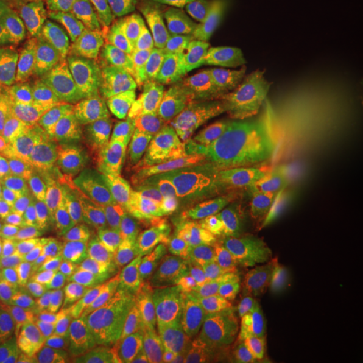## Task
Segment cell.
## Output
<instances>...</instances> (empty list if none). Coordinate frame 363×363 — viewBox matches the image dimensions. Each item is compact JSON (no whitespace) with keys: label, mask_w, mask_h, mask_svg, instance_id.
<instances>
[{"label":"cell","mask_w":363,"mask_h":363,"mask_svg":"<svg viewBox=\"0 0 363 363\" xmlns=\"http://www.w3.org/2000/svg\"><path fill=\"white\" fill-rule=\"evenodd\" d=\"M214 39L260 87L303 89V71L269 0H230L216 21Z\"/></svg>","instance_id":"obj_13"},{"label":"cell","mask_w":363,"mask_h":363,"mask_svg":"<svg viewBox=\"0 0 363 363\" xmlns=\"http://www.w3.org/2000/svg\"><path fill=\"white\" fill-rule=\"evenodd\" d=\"M313 107L305 89L257 87L210 140L208 164L285 180L311 135Z\"/></svg>","instance_id":"obj_4"},{"label":"cell","mask_w":363,"mask_h":363,"mask_svg":"<svg viewBox=\"0 0 363 363\" xmlns=\"http://www.w3.org/2000/svg\"><path fill=\"white\" fill-rule=\"evenodd\" d=\"M286 363H335L331 353L329 351H319V353H311V355H303V357H297L293 362Z\"/></svg>","instance_id":"obj_31"},{"label":"cell","mask_w":363,"mask_h":363,"mask_svg":"<svg viewBox=\"0 0 363 363\" xmlns=\"http://www.w3.org/2000/svg\"><path fill=\"white\" fill-rule=\"evenodd\" d=\"M25 133H37V128L0 47V140Z\"/></svg>","instance_id":"obj_24"},{"label":"cell","mask_w":363,"mask_h":363,"mask_svg":"<svg viewBox=\"0 0 363 363\" xmlns=\"http://www.w3.org/2000/svg\"><path fill=\"white\" fill-rule=\"evenodd\" d=\"M293 45L303 75L321 83L331 77L343 49L325 13L323 0H269Z\"/></svg>","instance_id":"obj_17"},{"label":"cell","mask_w":363,"mask_h":363,"mask_svg":"<svg viewBox=\"0 0 363 363\" xmlns=\"http://www.w3.org/2000/svg\"><path fill=\"white\" fill-rule=\"evenodd\" d=\"M218 313L182 305L131 341L116 363H178L198 343L218 335Z\"/></svg>","instance_id":"obj_19"},{"label":"cell","mask_w":363,"mask_h":363,"mask_svg":"<svg viewBox=\"0 0 363 363\" xmlns=\"http://www.w3.org/2000/svg\"><path fill=\"white\" fill-rule=\"evenodd\" d=\"M109 113L95 111L73 131L57 160L47 247H71L104 218Z\"/></svg>","instance_id":"obj_7"},{"label":"cell","mask_w":363,"mask_h":363,"mask_svg":"<svg viewBox=\"0 0 363 363\" xmlns=\"http://www.w3.org/2000/svg\"><path fill=\"white\" fill-rule=\"evenodd\" d=\"M18 363H63L59 357H55L52 353L47 350H43L40 345H37L35 341H30V345L26 347L25 353L21 355Z\"/></svg>","instance_id":"obj_29"},{"label":"cell","mask_w":363,"mask_h":363,"mask_svg":"<svg viewBox=\"0 0 363 363\" xmlns=\"http://www.w3.org/2000/svg\"><path fill=\"white\" fill-rule=\"evenodd\" d=\"M121 105L178 156L186 178L200 174L210 150V121L200 95L154 61L133 67Z\"/></svg>","instance_id":"obj_8"},{"label":"cell","mask_w":363,"mask_h":363,"mask_svg":"<svg viewBox=\"0 0 363 363\" xmlns=\"http://www.w3.org/2000/svg\"><path fill=\"white\" fill-rule=\"evenodd\" d=\"M200 184L224 248L250 295L298 283L303 200L281 178L208 164Z\"/></svg>","instance_id":"obj_1"},{"label":"cell","mask_w":363,"mask_h":363,"mask_svg":"<svg viewBox=\"0 0 363 363\" xmlns=\"http://www.w3.org/2000/svg\"><path fill=\"white\" fill-rule=\"evenodd\" d=\"M18 279L30 298L45 309L87 311L101 305L97 262L79 245L49 247L21 260Z\"/></svg>","instance_id":"obj_15"},{"label":"cell","mask_w":363,"mask_h":363,"mask_svg":"<svg viewBox=\"0 0 363 363\" xmlns=\"http://www.w3.org/2000/svg\"><path fill=\"white\" fill-rule=\"evenodd\" d=\"M121 238L150 260L180 301L208 311H228L250 297L210 216L200 178L184 180Z\"/></svg>","instance_id":"obj_2"},{"label":"cell","mask_w":363,"mask_h":363,"mask_svg":"<svg viewBox=\"0 0 363 363\" xmlns=\"http://www.w3.org/2000/svg\"><path fill=\"white\" fill-rule=\"evenodd\" d=\"M55 169L39 142H0V252L26 260L47 248Z\"/></svg>","instance_id":"obj_9"},{"label":"cell","mask_w":363,"mask_h":363,"mask_svg":"<svg viewBox=\"0 0 363 363\" xmlns=\"http://www.w3.org/2000/svg\"><path fill=\"white\" fill-rule=\"evenodd\" d=\"M357 65H359V71H362V81H363V55L357 57Z\"/></svg>","instance_id":"obj_33"},{"label":"cell","mask_w":363,"mask_h":363,"mask_svg":"<svg viewBox=\"0 0 363 363\" xmlns=\"http://www.w3.org/2000/svg\"><path fill=\"white\" fill-rule=\"evenodd\" d=\"M301 172L309 180V194L363 204V150L337 133L321 128L307 138Z\"/></svg>","instance_id":"obj_18"},{"label":"cell","mask_w":363,"mask_h":363,"mask_svg":"<svg viewBox=\"0 0 363 363\" xmlns=\"http://www.w3.org/2000/svg\"><path fill=\"white\" fill-rule=\"evenodd\" d=\"M178 363H234L228 355V351L224 350L220 337L208 339V341H202L198 343L196 347L184 353Z\"/></svg>","instance_id":"obj_26"},{"label":"cell","mask_w":363,"mask_h":363,"mask_svg":"<svg viewBox=\"0 0 363 363\" xmlns=\"http://www.w3.org/2000/svg\"><path fill=\"white\" fill-rule=\"evenodd\" d=\"M168 313L123 311L104 303L87 311H59L33 301L30 335L63 363H116L133 339Z\"/></svg>","instance_id":"obj_11"},{"label":"cell","mask_w":363,"mask_h":363,"mask_svg":"<svg viewBox=\"0 0 363 363\" xmlns=\"http://www.w3.org/2000/svg\"><path fill=\"white\" fill-rule=\"evenodd\" d=\"M184 178L178 156L123 105L109 113L104 224L116 230L128 228Z\"/></svg>","instance_id":"obj_6"},{"label":"cell","mask_w":363,"mask_h":363,"mask_svg":"<svg viewBox=\"0 0 363 363\" xmlns=\"http://www.w3.org/2000/svg\"><path fill=\"white\" fill-rule=\"evenodd\" d=\"M143 51L180 69L204 101L212 123L220 128L259 87L245 67L212 35H156L145 33Z\"/></svg>","instance_id":"obj_14"},{"label":"cell","mask_w":363,"mask_h":363,"mask_svg":"<svg viewBox=\"0 0 363 363\" xmlns=\"http://www.w3.org/2000/svg\"><path fill=\"white\" fill-rule=\"evenodd\" d=\"M230 0H133L147 33L212 35L222 9Z\"/></svg>","instance_id":"obj_21"},{"label":"cell","mask_w":363,"mask_h":363,"mask_svg":"<svg viewBox=\"0 0 363 363\" xmlns=\"http://www.w3.org/2000/svg\"><path fill=\"white\" fill-rule=\"evenodd\" d=\"M95 262L104 305L133 313H168L182 307L156 267L123 238L109 240Z\"/></svg>","instance_id":"obj_16"},{"label":"cell","mask_w":363,"mask_h":363,"mask_svg":"<svg viewBox=\"0 0 363 363\" xmlns=\"http://www.w3.org/2000/svg\"><path fill=\"white\" fill-rule=\"evenodd\" d=\"M33 298L26 293L18 271L0 281V363H18L30 345Z\"/></svg>","instance_id":"obj_23"},{"label":"cell","mask_w":363,"mask_h":363,"mask_svg":"<svg viewBox=\"0 0 363 363\" xmlns=\"http://www.w3.org/2000/svg\"><path fill=\"white\" fill-rule=\"evenodd\" d=\"M218 337L234 363H286L329 351L315 298L298 283L236 303L220 317Z\"/></svg>","instance_id":"obj_5"},{"label":"cell","mask_w":363,"mask_h":363,"mask_svg":"<svg viewBox=\"0 0 363 363\" xmlns=\"http://www.w3.org/2000/svg\"><path fill=\"white\" fill-rule=\"evenodd\" d=\"M325 13L343 51H363V0H323Z\"/></svg>","instance_id":"obj_25"},{"label":"cell","mask_w":363,"mask_h":363,"mask_svg":"<svg viewBox=\"0 0 363 363\" xmlns=\"http://www.w3.org/2000/svg\"><path fill=\"white\" fill-rule=\"evenodd\" d=\"M297 279L313 298L363 279V204L309 194Z\"/></svg>","instance_id":"obj_10"},{"label":"cell","mask_w":363,"mask_h":363,"mask_svg":"<svg viewBox=\"0 0 363 363\" xmlns=\"http://www.w3.org/2000/svg\"><path fill=\"white\" fill-rule=\"evenodd\" d=\"M18 264H21V260L13 259V257H9V255H4V252H0V281L2 279H6V277H13L18 271Z\"/></svg>","instance_id":"obj_30"},{"label":"cell","mask_w":363,"mask_h":363,"mask_svg":"<svg viewBox=\"0 0 363 363\" xmlns=\"http://www.w3.org/2000/svg\"><path fill=\"white\" fill-rule=\"evenodd\" d=\"M25 21L28 18L16 4H13L11 0H0V30H13Z\"/></svg>","instance_id":"obj_27"},{"label":"cell","mask_w":363,"mask_h":363,"mask_svg":"<svg viewBox=\"0 0 363 363\" xmlns=\"http://www.w3.org/2000/svg\"><path fill=\"white\" fill-rule=\"evenodd\" d=\"M18 26H16V28H18ZM16 28H13V30H0V47H4V45L9 43V39L13 37V33L16 30Z\"/></svg>","instance_id":"obj_32"},{"label":"cell","mask_w":363,"mask_h":363,"mask_svg":"<svg viewBox=\"0 0 363 363\" xmlns=\"http://www.w3.org/2000/svg\"><path fill=\"white\" fill-rule=\"evenodd\" d=\"M317 105L323 130L363 150V81L357 59L339 69Z\"/></svg>","instance_id":"obj_20"},{"label":"cell","mask_w":363,"mask_h":363,"mask_svg":"<svg viewBox=\"0 0 363 363\" xmlns=\"http://www.w3.org/2000/svg\"><path fill=\"white\" fill-rule=\"evenodd\" d=\"M2 55L30 109L37 133L61 130L77 111L79 83L51 35L25 21L2 47Z\"/></svg>","instance_id":"obj_12"},{"label":"cell","mask_w":363,"mask_h":363,"mask_svg":"<svg viewBox=\"0 0 363 363\" xmlns=\"http://www.w3.org/2000/svg\"><path fill=\"white\" fill-rule=\"evenodd\" d=\"M45 21L91 107L101 113L119 109L143 49L130 0H87Z\"/></svg>","instance_id":"obj_3"},{"label":"cell","mask_w":363,"mask_h":363,"mask_svg":"<svg viewBox=\"0 0 363 363\" xmlns=\"http://www.w3.org/2000/svg\"><path fill=\"white\" fill-rule=\"evenodd\" d=\"M33 4V13L37 14V18L40 16H49V14L57 13L61 9H67V6H73V4H79V2H87V0H28Z\"/></svg>","instance_id":"obj_28"},{"label":"cell","mask_w":363,"mask_h":363,"mask_svg":"<svg viewBox=\"0 0 363 363\" xmlns=\"http://www.w3.org/2000/svg\"><path fill=\"white\" fill-rule=\"evenodd\" d=\"M317 309L333 339L353 355L363 357V279L319 297Z\"/></svg>","instance_id":"obj_22"}]
</instances>
